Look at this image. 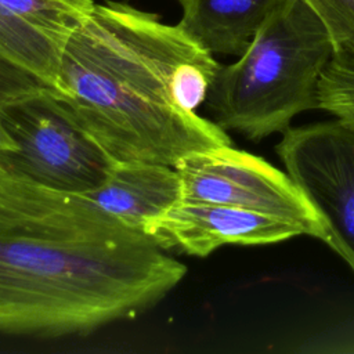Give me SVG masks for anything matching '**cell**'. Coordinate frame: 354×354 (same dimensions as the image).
Masks as SVG:
<instances>
[{"label": "cell", "mask_w": 354, "mask_h": 354, "mask_svg": "<svg viewBox=\"0 0 354 354\" xmlns=\"http://www.w3.org/2000/svg\"><path fill=\"white\" fill-rule=\"evenodd\" d=\"M185 274L88 196L0 169V333L86 335L151 308Z\"/></svg>", "instance_id": "1"}, {"label": "cell", "mask_w": 354, "mask_h": 354, "mask_svg": "<svg viewBox=\"0 0 354 354\" xmlns=\"http://www.w3.org/2000/svg\"><path fill=\"white\" fill-rule=\"evenodd\" d=\"M220 66L178 24L106 0L71 35L55 93L113 162L174 166L232 144L196 113Z\"/></svg>", "instance_id": "2"}, {"label": "cell", "mask_w": 354, "mask_h": 354, "mask_svg": "<svg viewBox=\"0 0 354 354\" xmlns=\"http://www.w3.org/2000/svg\"><path fill=\"white\" fill-rule=\"evenodd\" d=\"M335 55L332 37L304 0H285L246 50L221 65L206 97L212 120L250 141L290 127L318 109V83Z\"/></svg>", "instance_id": "3"}, {"label": "cell", "mask_w": 354, "mask_h": 354, "mask_svg": "<svg viewBox=\"0 0 354 354\" xmlns=\"http://www.w3.org/2000/svg\"><path fill=\"white\" fill-rule=\"evenodd\" d=\"M0 120L14 144V149L0 152V169L11 176L87 194L115 163L50 87L0 102Z\"/></svg>", "instance_id": "4"}, {"label": "cell", "mask_w": 354, "mask_h": 354, "mask_svg": "<svg viewBox=\"0 0 354 354\" xmlns=\"http://www.w3.org/2000/svg\"><path fill=\"white\" fill-rule=\"evenodd\" d=\"M275 152L318 214L325 243L354 272V129L337 119L290 126Z\"/></svg>", "instance_id": "5"}, {"label": "cell", "mask_w": 354, "mask_h": 354, "mask_svg": "<svg viewBox=\"0 0 354 354\" xmlns=\"http://www.w3.org/2000/svg\"><path fill=\"white\" fill-rule=\"evenodd\" d=\"M181 201L256 210L299 224L325 242L324 225L295 181L267 160L231 145L191 153L174 165Z\"/></svg>", "instance_id": "6"}, {"label": "cell", "mask_w": 354, "mask_h": 354, "mask_svg": "<svg viewBox=\"0 0 354 354\" xmlns=\"http://www.w3.org/2000/svg\"><path fill=\"white\" fill-rule=\"evenodd\" d=\"M162 248L206 257L225 245H270L306 234L278 216L238 206L178 201L142 228Z\"/></svg>", "instance_id": "7"}, {"label": "cell", "mask_w": 354, "mask_h": 354, "mask_svg": "<svg viewBox=\"0 0 354 354\" xmlns=\"http://www.w3.org/2000/svg\"><path fill=\"white\" fill-rule=\"evenodd\" d=\"M93 0H0V61L55 90L64 48Z\"/></svg>", "instance_id": "8"}, {"label": "cell", "mask_w": 354, "mask_h": 354, "mask_svg": "<svg viewBox=\"0 0 354 354\" xmlns=\"http://www.w3.org/2000/svg\"><path fill=\"white\" fill-rule=\"evenodd\" d=\"M129 225L145 223L181 201V181L174 166L151 162H115L95 189L83 194Z\"/></svg>", "instance_id": "9"}, {"label": "cell", "mask_w": 354, "mask_h": 354, "mask_svg": "<svg viewBox=\"0 0 354 354\" xmlns=\"http://www.w3.org/2000/svg\"><path fill=\"white\" fill-rule=\"evenodd\" d=\"M285 0H181L178 25L212 54L239 57Z\"/></svg>", "instance_id": "10"}, {"label": "cell", "mask_w": 354, "mask_h": 354, "mask_svg": "<svg viewBox=\"0 0 354 354\" xmlns=\"http://www.w3.org/2000/svg\"><path fill=\"white\" fill-rule=\"evenodd\" d=\"M318 109L354 129V57L335 54L318 83Z\"/></svg>", "instance_id": "11"}, {"label": "cell", "mask_w": 354, "mask_h": 354, "mask_svg": "<svg viewBox=\"0 0 354 354\" xmlns=\"http://www.w3.org/2000/svg\"><path fill=\"white\" fill-rule=\"evenodd\" d=\"M326 26L335 54L354 57V0H304Z\"/></svg>", "instance_id": "12"}, {"label": "cell", "mask_w": 354, "mask_h": 354, "mask_svg": "<svg viewBox=\"0 0 354 354\" xmlns=\"http://www.w3.org/2000/svg\"><path fill=\"white\" fill-rule=\"evenodd\" d=\"M40 87L48 86L43 84L30 75L0 61V102H4L7 100Z\"/></svg>", "instance_id": "13"}, {"label": "cell", "mask_w": 354, "mask_h": 354, "mask_svg": "<svg viewBox=\"0 0 354 354\" xmlns=\"http://www.w3.org/2000/svg\"><path fill=\"white\" fill-rule=\"evenodd\" d=\"M14 149V144L10 138V136L7 134L1 120H0V152H4V151H11Z\"/></svg>", "instance_id": "14"}, {"label": "cell", "mask_w": 354, "mask_h": 354, "mask_svg": "<svg viewBox=\"0 0 354 354\" xmlns=\"http://www.w3.org/2000/svg\"><path fill=\"white\" fill-rule=\"evenodd\" d=\"M177 1H178V3H180V1H181V0H177Z\"/></svg>", "instance_id": "15"}]
</instances>
